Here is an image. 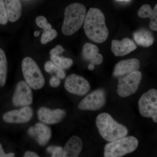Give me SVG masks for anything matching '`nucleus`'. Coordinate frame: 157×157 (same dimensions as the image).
I'll list each match as a JSON object with an SVG mask.
<instances>
[{
  "mask_svg": "<svg viewBox=\"0 0 157 157\" xmlns=\"http://www.w3.org/2000/svg\"><path fill=\"white\" fill-rule=\"evenodd\" d=\"M106 93L100 89L90 93L79 103L78 108L82 110L96 111L101 109L106 104Z\"/></svg>",
  "mask_w": 157,
  "mask_h": 157,
  "instance_id": "obj_8",
  "label": "nucleus"
},
{
  "mask_svg": "<svg viewBox=\"0 0 157 157\" xmlns=\"http://www.w3.org/2000/svg\"><path fill=\"white\" fill-rule=\"evenodd\" d=\"M40 31H36L34 32V35L35 36L37 37L39 36V35H40Z\"/></svg>",
  "mask_w": 157,
  "mask_h": 157,
  "instance_id": "obj_35",
  "label": "nucleus"
},
{
  "mask_svg": "<svg viewBox=\"0 0 157 157\" xmlns=\"http://www.w3.org/2000/svg\"><path fill=\"white\" fill-rule=\"evenodd\" d=\"M55 64L52 61H47L45 63L44 68L45 71L47 73H54Z\"/></svg>",
  "mask_w": 157,
  "mask_h": 157,
  "instance_id": "obj_28",
  "label": "nucleus"
},
{
  "mask_svg": "<svg viewBox=\"0 0 157 157\" xmlns=\"http://www.w3.org/2000/svg\"><path fill=\"white\" fill-rule=\"evenodd\" d=\"M86 8L78 3L70 4L65 9L62 30L65 36H71L78 31L84 23Z\"/></svg>",
  "mask_w": 157,
  "mask_h": 157,
  "instance_id": "obj_3",
  "label": "nucleus"
},
{
  "mask_svg": "<svg viewBox=\"0 0 157 157\" xmlns=\"http://www.w3.org/2000/svg\"><path fill=\"white\" fill-rule=\"evenodd\" d=\"M28 133L29 135H30L31 136H32V137H36V132H35V128L31 127V128L29 129Z\"/></svg>",
  "mask_w": 157,
  "mask_h": 157,
  "instance_id": "obj_33",
  "label": "nucleus"
},
{
  "mask_svg": "<svg viewBox=\"0 0 157 157\" xmlns=\"http://www.w3.org/2000/svg\"><path fill=\"white\" fill-rule=\"evenodd\" d=\"M138 140L133 136L124 137L107 144L104 147L105 157H121L135 151Z\"/></svg>",
  "mask_w": 157,
  "mask_h": 157,
  "instance_id": "obj_4",
  "label": "nucleus"
},
{
  "mask_svg": "<svg viewBox=\"0 0 157 157\" xmlns=\"http://www.w3.org/2000/svg\"><path fill=\"white\" fill-rule=\"evenodd\" d=\"M96 125L101 136L109 142L126 137L128 133L126 127L118 123L110 114L106 113L98 115Z\"/></svg>",
  "mask_w": 157,
  "mask_h": 157,
  "instance_id": "obj_2",
  "label": "nucleus"
},
{
  "mask_svg": "<svg viewBox=\"0 0 157 157\" xmlns=\"http://www.w3.org/2000/svg\"><path fill=\"white\" fill-rule=\"evenodd\" d=\"M98 46L92 43H86L83 45L82 56L83 59L94 66L101 64L103 62V56L99 53Z\"/></svg>",
  "mask_w": 157,
  "mask_h": 157,
  "instance_id": "obj_15",
  "label": "nucleus"
},
{
  "mask_svg": "<svg viewBox=\"0 0 157 157\" xmlns=\"http://www.w3.org/2000/svg\"><path fill=\"white\" fill-rule=\"evenodd\" d=\"M33 101V92L30 86L25 81H20L13 95V104L17 107H25L31 105Z\"/></svg>",
  "mask_w": 157,
  "mask_h": 157,
  "instance_id": "obj_10",
  "label": "nucleus"
},
{
  "mask_svg": "<svg viewBox=\"0 0 157 157\" xmlns=\"http://www.w3.org/2000/svg\"><path fill=\"white\" fill-rule=\"evenodd\" d=\"M82 142L79 137L73 136L70 138L63 148V157H77L81 152Z\"/></svg>",
  "mask_w": 157,
  "mask_h": 157,
  "instance_id": "obj_16",
  "label": "nucleus"
},
{
  "mask_svg": "<svg viewBox=\"0 0 157 157\" xmlns=\"http://www.w3.org/2000/svg\"><path fill=\"white\" fill-rule=\"evenodd\" d=\"M14 157V154L12 153L9 154L5 153V151L3 150L2 144H0V157Z\"/></svg>",
  "mask_w": 157,
  "mask_h": 157,
  "instance_id": "obj_31",
  "label": "nucleus"
},
{
  "mask_svg": "<svg viewBox=\"0 0 157 157\" xmlns=\"http://www.w3.org/2000/svg\"><path fill=\"white\" fill-rule=\"evenodd\" d=\"M21 67L26 82L34 90H39L45 84V79L36 63L33 59L26 57L23 59Z\"/></svg>",
  "mask_w": 157,
  "mask_h": 157,
  "instance_id": "obj_5",
  "label": "nucleus"
},
{
  "mask_svg": "<svg viewBox=\"0 0 157 157\" xmlns=\"http://www.w3.org/2000/svg\"><path fill=\"white\" fill-rule=\"evenodd\" d=\"M47 151L52 154V157L63 156V149L61 147L51 146L47 147Z\"/></svg>",
  "mask_w": 157,
  "mask_h": 157,
  "instance_id": "obj_25",
  "label": "nucleus"
},
{
  "mask_svg": "<svg viewBox=\"0 0 157 157\" xmlns=\"http://www.w3.org/2000/svg\"><path fill=\"white\" fill-rule=\"evenodd\" d=\"M36 138L40 145H46L52 136L51 129L44 123H38L35 127Z\"/></svg>",
  "mask_w": 157,
  "mask_h": 157,
  "instance_id": "obj_20",
  "label": "nucleus"
},
{
  "mask_svg": "<svg viewBox=\"0 0 157 157\" xmlns=\"http://www.w3.org/2000/svg\"><path fill=\"white\" fill-rule=\"evenodd\" d=\"M66 113L63 109H51L42 107L39 109L38 112L39 120L46 124L58 123L64 117Z\"/></svg>",
  "mask_w": 157,
  "mask_h": 157,
  "instance_id": "obj_13",
  "label": "nucleus"
},
{
  "mask_svg": "<svg viewBox=\"0 0 157 157\" xmlns=\"http://www.w3.org/2000/svg\"><path fill=\"white\" fill-rule=\"evenodd\" d=\"M117 1H128V0H117Z\"/></svg>",
  "mask_w": 157,
  "mask_h": 157,
  "instance_id": "obj_36",
  "label": "nucleus"
},
{
  "mask_svg": "<svg viewBox=\"0 0 157 157\" xmlns=\"http://www.w3.org/2000/svg\"><path fill=\"white\" fill-rule=\"evenodd\" d=\"M140 67V62L138 59L133 58L123 60L115 65L113 75L115 77H121L137 71Z\"/></svg>",
  "mask_w": 157,
  "mask_h": 157,
  "instance_id": "obj_12",
  "label": "nucleus"
},
{
  "mask_svg": "<svg viewBox=\"0 0 157 157\" xmlns=\"http://www.w3.org/2000/svg\"><path fill=\"white\" fill-rule=\"evenodd\" d=\"M137 14L141 18H149L151 19L150 28L153 30L157 31V4L153 10L147 4L143 5L138 10Z\"/></svg>",
  "mask_w": 157,
  "mask_h": 157,
  "instance_id": "obj_18",
  "label": "nucleus"
},
{
  "mask_svg": "<svg viewBox=\"0 0 157 157\" xmlns=\"http://www.w3.org/2000/svg\"><path fill=\"white\" fill-rule=\"evenodd\" d=\"M64 86L67 91L78 96H84L90 89L89 82L82 76L72 74L67 77Z\"/></svg>",
  "mask_w": 157,
  "mask_h": 157,
  "instance_id": "obj_9",
  "label": "nucleus"
},
{
  "mask_svg": "<svg viewBox=\"0 0 157 157\" xmlns=\"http://www.w3.org/2000/svg\"><path fill=\"white\" fill-rule=\"evenodd\" d=\"M137 48L134 41L128 38H124L121 41L113 40L111 42V51L116 56H124Z\"/></svg>",
  "mask_w": 157,
  "mask_h": 157,
  "instance_id": "obj_14",
  "label": "nucleus"
},
{
  "mask_svg": "<svg viewBox=\"0 0 157 157\" xmlns=\"http://www.w3.org/2000/svg\"><path fill=\"white\" fill-rule=\"evenodd\" d=\"M8 19L14 22L21 17L22 7L19 0H4Z\"/></svg>",
  "mask_w": 157,
  "mask_h": 157,
  "instance_id": "obj_17",
  "label": "nucleus"
},
{
  "mask_svg": "<svg viewBox=\"0 0 157 157\" xmlns=\"http://www.w3.org/2000/svg\"><path fill=\"white\" fill-rule=\"evenodd\" d=\"M142 77V73L137 70L119 78L118 94L121 98H126L135 94L138 89Z\"/></svg>",
  "mask_w": 157,
  "mask_h": 157,
  "instance_id": "obj_7",
  "label": "nucleus"
},
{
  "mask_svg": "<svg viewBox=\"0 0 157 157\" xmlns=\"http://www.w3.org/2000/svg\"><path fill=\"white\" fill-rule=\"evenodd\" d=\"M8 20L4 0H0V25L7 24Z\"/></svg>",
  "mask_w": 157,
  "mask_h": 157,
  "instance_id": "obj_24",
  "label": "nucleus"
},
{
  "mask_svg": "<svg viewBox=\"0 0 157 157\" xmlns=\"http://www.w3.org/2000/svg\"><path fill=\"white\" fill-rule=\"evenodd\" d=\"M37 25L42 29L45 28L47 23V19L44 16H39L36 17V20Z\"/></svg>",
  "mask_w": 157,
  "mask_h": 157,
  "instance_id": "obj_26",
  "label": "nucleus"
},
{
  "mask_svg": "<svg viewBox=\"0 0 157 157\" xmlns=\"http://www.w3.org/2000/svg\"><path fill=\"white\" fill-rule=\"evenodd\" d=\"M54 72L56 73V76L60 79H63V78H64L66 76V73L63 69L56 65Z\"/></svg>",
  "mask_w": 157,
  "mask_h": 157,
  "instance_id": "obj_29",
  "label": "nucleus"
},
{
  "mask_svg": "<svg viewBox=\"0 0 157 157\" xmlns=\"http://www.w3.org/2000/svg\"><path fill=\"white\" fill-rule=\"evenodd\" d=\"M138 106L142 116L152 118L157 123V90L151 89L144 94L138 101Z\"/></svg>",
  "mask_w": 157,
  "mask_h": 157,
  "instance_id": "obj_6",
  "label": "nucleus"
},
{
  "mask_svg": "<svg viewBox=\"0 0 157 157\" xmlns=\"http://www.w3.org/2000/svg\"><path fill=\"white\" fill-rule=\"evenodd\" d=\"M133 38L137 45L144 47H148L153 44L154 37L148 30L141 29L133 34Z\"/></svg>",
  "mask_w": 157,
  "mask_h": 157,
  "instance_id": "obj_19",
  "label": "nucleus"
},
{
  "mask_svg": "<svg viewBox=\"0 0 157 157\" xmlns=\"http://www.w3.org/2000/svg\"><path fill=\"white\" fill-rule=\"evenodd\" d=\"M57 33L52 29L50 24L47 23L45 28L43 29L41 42L43 45H45L48 42L53 40L57 36Z\"/></svg>",
  "mask_w": 157,
  "mask_h": 157,
  "instance_id": "obj_22",
  "label": "nucleus"
},
{
  "mask_svg": "<svg viewBox=\"0 0 157 157\" xmlns=\"http://www.w3.org/2000/svg\"><path fill=\"white\" fill-rule=\"evenodd\" d=\"M7 74V61L6 54L0 48V86H3L6 83Z\"/></svg>",
  "mask_w": 157,
  "mask_h": 157,
  "instance_id": "obj_21",
  "label": "nucleus"
},
{
  "mask_svg": "<svg viewBox=\"0 0 157 157\" xmlns=\"http://www.w3.org/2000/svg\"><path fill=\"white\" fill-rule=\"evenodd\" d=\"M25 157H39V156L35 152L33 151H27L26 152L24 155Z\"/></svg>",
  "mask_w": 157,
  "mask_h": 157,
  "instance_id": "obj_32",
  "label": "nucleus"
},
{
  "mask_svg": "<svg viewBox=\"0 0 157 157\" xmlns=\"http://www.w3.org/2000/svg\"><path fill=\"white\" fill-rule=\"evenodd\" d=\"M83 24L85 33L90 40L97 43H103L107 40L109 31L104 13L100 9L90 8Z\"/></svg>",
  "mask_w": 157,
  "mask_h": 157,
  "instance_id": "obj_1",
  "label": "nucleus"
},
{
  "mask_svg": "<svg viewBox=\"0 0 157 157\" xmlns=\"http://www.w3.org/2000/svg\"><path fill=\"white\" fill-rule=\"evenodd\" d=\"M88 68V69L90 70H93L94 69V66L91 64H90L89 65Z\"/></svg>",
  "mask_w": 157,
  "mask_h": 157,
  "instance_id": "obj_34",
  "label": "nucleus"
},
{
  "mask_svg": "<svg viewBox=\"0 0 157 157\" xmlns=\"http://www.w3.org/2000/svg\"><path fill=\"white\" fill-rule=\"evenodd\" d=\"M50 85L53 87H57L60 84V79L57 76H52L50 79Z\"/></svg>",
  "mask_w": 157,
  "mask_h": 157,
  "instance_id": "obj_30",
  "label": "nucleus"
},
{
  "mask_svg": "<svg viewBox=\"0 0 157 157\" xmlns=\"http://www.w3.org/2000/svg\"><path fill=\"white\" fill-rule=\"evenodd\" d=\"M65 51L64 48L61 45H57L55 48H52L51 50L50 54L51 56H56L61 54Z\"/></svg>",
  "mask_w": 157,
  "mask_h": 157,
  "instance_id": "obj_27",
  "label": "nucleus"
},
{
  "mask_svg": "<svg viewBox=\"0 0 157 157\" xmlns=\"http://www.w3.org/2000/svg\"><path fill=\"white\" fill-rule=\"evenodd\" d=\"M51 59L55 64L63 69H68L73 64V62L72 59L63 56H51Z\"/></svg>",
  "mask_w": 157,
  "mask_h": 157,
  "instance_id": "obj_23",
  "label": "nucleus"
},
{
  "mask_svg": "<svg viewBox=\"0 0 157 157\" xmlns=\"http://www.w3.org/2000/svg\"><path fill=\"white\" fill-rule=\"evenodd\" d=\"M33 116L32 108L25 106L19 109L6 113L3 115V119L5 122L9 123H25L30 121Z\"/></svg>",
  "mask_w": 157,
  "mask_h": 157,
  "instance_id": "obj_11",
  "label": "nucleus"
}]
</instances>
